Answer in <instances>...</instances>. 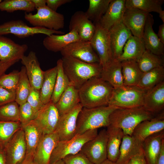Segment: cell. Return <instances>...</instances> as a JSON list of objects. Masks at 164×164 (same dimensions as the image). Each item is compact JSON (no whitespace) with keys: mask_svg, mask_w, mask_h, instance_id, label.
I'll return each mask as SVG.
<instances>
[{"mask_svg":"<svg viewBox=\"0 0 164 164\" xmlns=\"http://www.w3.org/2000/svg\"><path fill=\"white\" fill-rule=\"evenodd\" d=\"M125 9V0H111L99 23L103 27L109 30L122 21Z\"/></svg>","mask_w":164,"mask_h":164,"instance_id":"obj_22","label":"cell"},{"mask_svg":"<svg viewBox=\"0 0 164 164\" xmlns=\"http://www.w3.org/2000/svg\"><path fill=\"white\" fill-rule=\"evenodd\" d=\"M57 72L56 66L44 71L43 80L39 90L40 99L43 104H47L51 100Z\"/></svg>","mask_w":164,"mask_h":164,"instance_id":"obj_34","label":"cell"},{"mask_svg":"<svg viewBox=\"0 0 164 164\" xmlns=\"http://www.w3.org/2000/svg\"><path fill=\"white\" fill-rule=\"evenodd\" d=\"M36 9L46 5V0H31Z\"/></svg>","mask_w":164,"mask_h":164,"instance_id":"obj_54","label":"cell"},{"mask_svg":"<svg viewBox=\"0 0 164 164\" xmlns=\"http://www.w3.org/2000/svg\"><path fill=\"white\" fill-rule=\"evenodd\" d=\"M26 147V155H34L36 148L43 135L42 130L35 120L22 127Z\"/></svg>","mask_w":164,"mask_h":164,"instance_id":"obj_27","label":"cell"},{"mask_svg":"<svg viewBox=\"0 0 164 164\" xmlns=\"http://www.w3.org/2000/svg\"><path fill=\"white\" fill-rule=\"evenodd\" d=\"M118 108L109 105L92 108L83 107L77 118L76 134L81 135L89 130L108 127L110 115Z\"/></svg>","mask_w":164,"mask_h":164,"instance_id":"obj_4","label":"cell"},{"mask_svg":"<svg viewBox=\"0 0 164 164\" xmlns=\"http://www.w3.org/2000/svg\"><path fill=\"white\" fill-rule=\"evenodd\" d=\"M100 77L113 88L123 85L121 62L118 59H113L102 68Z\"/></svg>","mask_w":164,"mask_h":164,"instance_id":"obj_30","label":"cell"},{"mask_svg":"<svg viewBox=\"0 0 164 164\" xmlns=\"http://www.w3.org/2000/svg\"><path fill=\"white\" fill-rule=\"evenodd\" d=\"M16 61H11L4 63L0 60V78L5 74V72L10 67L16 63Z\"/></svg>","mask_w":164,"mask_h":164,"instance_id":"obj_51","label":"cell"},{"mask_svg":"<svg viewBox=\"0 0 164 164\" xmlns=\"http://www.w3.org/2000/svg\"><path fill=\"white\" fill-rule=\"evenodd\" d=\"M83 107L79 103L69 112L60 115L56 130L60 141L69 140L76 135L77 118Z\"/></svg>","mask_w":164,"mask_h":164,"instance_id":"obj_13","label":"cell"},{"mask_svg":"<svg viewBox=\"0 0 164 164\" xmlns=\"http://www.w3.org/2000/svg\"><path fill=\"white\" fill-rule=\"evenodd\" d=\"M157 35L160 41L164 44V23L159 26Z\"/></svg>","mask_w":164,"mask_h":164,"instance_id":"obj_53","label":"cell"},{"mask_svg":"<svg viewBox=\"0 0 164 164\" xmlns=\"http://www.w3.org/2000/svg\"><path fill=\"white\" fill-rule=\"evenodd\" d=\"M107 127V159L115 163L119 157L120 147L124 134L119 128L110 125Z\"/></svg>","mask_w":164,"mask_h":164,"instance_id":"obj_28","label":"cell"},{"mask_svg":"<svg viewBox=\"0 0 164 164\" xmlns=\"http://www.w3.org/2000/svg\"><path fill=\"white\" fill-rule=\"evenodd\" d=\"M156 164H164V142L157 158Z\"/></svg>","mask_w":164,"mask_h":164,"instance_id":"obj_52","label":"cell"},{"mask_svg":"<svg viewBox=\"0 0 164 164\" xmlns=\"http://www.w3.org/2000/svg\"><path fill=\"white\" fill-rule=\"evenodd\" d=\"M95 29V25L88 19L85 12L77 11L71 16L69 25V31H76L81 40L90 41Z\"/></svg>","mask_w":164,"mask_h":164,"instance_id":"obj_15","label":"cell"},{"mask_svg":"<svg viewBox=\"0 0 164 164\" xmlns=\"http://www.w3.org/2000/svg\"><path fill=\"white\" fill-rule=\"evenodd\" d=\"M126 164H146L142 149L130 159Z\"/></svg>","mask_w":164,"mask_h":164,"instance_id":"obj_50","label":"cell"},{"mask_svg":"<svg viewBox=\"0 0 164 164\" xmlns=\"http://www.w3.org/2000/svg\"><path fill=\"white\" fill-rule=\"evenodd\" d=\"M153 15L148 13L145 26L142 38L146 50L159 56H163L164 44L160 40L153 29Z\"/></svg>","mask_w":164,"mask_h":164,"instance_id":"obj_23","label":"cell"},{"mask_svg":"<svg viewBox=\"0 0 164 164\" xmlns=\"http://www.w3.org/2000/svg\"><path fill=\"white\" fill-rule=\"evenodd\" d=\"M20 77V72L14 70L0 78V86L8 91L15 92Z\"/></svg>","mask_w":164,"mask_h":164,"instance_id":"obj_44","label":"cell"},{"mask_svg":"<svg viewBox=\"0 0 164 164\" xmlns=\"http://www.w3.org/2000/svg\"><path fill=\"white\" fill-rule=\"evenodd\" d=\"M97 134V129L91 130L81 135L76 134L69 140L59 141L52 152L50 164L62 159L67 155L80 152L84 144Z\"/></svg>","mask_w":164,"mask_h":164,"instance_id":"obj_6","label":"cell"},{"mask_svg":"<svg viewBox=\"0 0 164 164\" xmlns=\"http://www.w3.org/2000/svg\"><path fill=\"white\" fill-rule=\"evenodd\" d=\"M148 14L136 9L126 8L122 22L133 35L142 38Z\"/></svg>","mask_w":164,"mask_h":164,"instance_id":"obj_19","label":"cell"},{"mask_svg":"<svg viewBox=\"0 0 164 164\" xmlns=\"http://www.w3.org/2000/svg\"><path fill=\"white\" fill-rule=\"evenodd\" d=\"M22 128L18 121H0V148L3 149L14 135Z\"/></svg>","mask_w":164,"mask_h":164,"instance_id":"obj_42","label":"cell"},{"mask_svg":"<svg viewBox=\"0 0 164 164\" xmlns=\"http://www.w3.org/2000/svg\"><path fill=\"white\" fill-rule=\"evenodd\" d=\"M164 142V130L151 135L143 142L142 148L146 164H156Z\"/></svg>","mask_w":164,"mask_h":164,"instance_id":"obj_24","label":"cell"},{"mask_svg":"<svg viewBox=\"0 0 164 164\" xmlns=\"http://www.w3.org/2000/svg\"><path fill=\"white\" fill-rule=\"evenodd\" d=\"M145 50L143 38L132 35L127 40L121 54L118 59L120 61L127 60L137 61Z\"/></svg>","mask_w":164,"mask_h":164,"instance_id":"obj_29","label":"cell"},{"mask_svg":"<svg viewBox=\"0 0 164 164\" xmlns=\"http://www.w3.org/2000/svg\"><path fill=\"white\" fill-rule=\"evenodd\" d=\"M19 72V79L15 92V101L19 105L27 102L31 88L24 66L22 67Z\"/></svg>","mask_w":164,"mask_h":164,"instance_id":"obj_40","label":"cell"},{"mask_svg":"<svg viewBox=\"0 0 164 164\" xmlns=\"http://www.w3.org/2000/svg\"><path fill=\"white\" fill-rule=\"evenodd\" d=\"M59 141L56 131L43 134L34 154V161L37 164H50L52 152Z\"/></svg>","mask_w":164,"mask_h":164,"instance_id":"obj_17","label":"cell"},{"mask_svg":"<svg viewBox=\"0 0 164 164\" xmlns=\"http://www.w3.org/2000/svg\"><path fill=\"white\" fill-rule=\"evenodd\" d=\"M108 138L106 129H103L86 143L80 152L94 164H100L107 159Z\"/></svg>","mask_w":164,"mask_h":164,"instance_id":"obj_10","label":"cell"},{"mask_svg":"<svg viewBox=\"0 0 164 164\" xmlns=\"http://www.w3.org/2000/svg\"><path fill=\"white\" fill-rule=\"evenodd\" d=\"M28 48L26 44L17 43L9 38L0 35V60L3 62H18Z\"/></svg>","mask_w":164,"mask_h":164,"instance_id":"obj_18","label":"cell"},{"mask_svg":"<svg viewBox=\"0 0 164 164\" xmlns=\"http://www.w3.org/2000/svg\"><path fill=\"white\" fill-rule=\"evenodd\" d=\"M41 34L49 36L53 34H65L61 31L50 30L44 27H30L21 20H12L0 25V35L12 34L20 38Z\"/></svg>","mask_w":164,"mask_h":164,"instance_id":"obj_8","label":"cell"},{"mask_svg":"<svg viewBox=\"0 0 164 164\" xmlns=\"http://www.w3.org/2000/svg\"><path fill=\"white\" fill-rule=\"evenodd\" d=\"M0 164H6L3 149L0 148Z\"/></svg>","mask_w":164,"mask_h":164,"instance_id":"obj_56","label":"cell"},{"mask_svg":"<svg viewBox=\"0 0 164 164\" xmlns=\"http://www.w3.org/2000/svg\"><path fill=\"white\" fill-rule=\"evenodd\" d=\"M109 31L113 57L118 59L127 40L132 35L122 21L113 26Z\"/></svg>","mask_w":164,"mask_h":164,"instance_id":"obj_20","label":"cell"},{"mask_svg":"<svg viewBox=\"0 0 164 164\" xmlns=\"http://www.w3.org/2000/svg\"><path fill=\"white\" fill-rule=\"evenodd\" d=\"M56 66L57 72L51 100L55 104L57 102L62 94L70 84L69 80L64 71L61 59L57 60Z\"/></svg>","mask_w":164,"mask_h":164,"instance_id":"obj_37","label":"cell"},{"mask_svg":"<svg viewBox=\"0 0 164 164\" xmlns=\"http://www.w3.org/2000/svg\"><path fill=\"white\" fill-rule=\"evenodd\" d=\"M164 129L163 114L159 117L144 121L135 128L132 136L142 143L147 137Z\"/></svg>","mask_w":164,"mask_h":164,"instance_id":"obj_21","label":"cell"},{"mask_svg":"<svg viewBox=\"0 0 164 164\" xmlns=\"http://www.w3.org/2000/svg\"><path fill=\"white\" fill-rule=\"evenodd\" d=\"M137 62L140 70L143 73L164 66L163 56L156 55L146 50Z\"/></svg>","mask_w":164,"mask_h":164,"instance_id":"obj_39","label":"cell"},{"mask_svg":"<svg viewBox=\"0 0 164 164\" xmlns=\"http://www.w3.org/2000/svg\"><path fill=\"white\" fill-rule=\"evenodd\" d=\"M153 114L143 106L119 108L110 115L109 125L121 128L124 135L132 136L135 128L139 123L153 118Z\"/></svg>","mask_w":164,"mask_h":164,"instance_id":"obj_3","label":"cell"},{"mask_svg":"<svg viewBox=\"0 0 164 164\" xmlns=\"http://www.w3.org/2000/svg\"><path fill=\"white\" fill-rule=\"evenodd\" d=\"M25 19L33 27H40L59 31L64 26L63 15L51 10L46 5L37 9L36 12H25Z\"/></svg>","mask_w":164,"mask_h":164,"instance_id":"obj_7","label":"cell"},{"mask_svg":"<svg viewBox=\"0 0 164 164\" xmlns=\"http://www.w3.org/2000/svg\"><path fill=\"white\" fill-rule=\"evenodd\" d=\"M34 155H26L22 164H37L34 161Z\"/></svg>","mask_w":164,"mask_h":164,"instance_id":"obj_55","label":"cell"},{"mask_svg":"<svg viewBox=\"0 0 164 164\" xmlns=\"http://www.w3.org/2000/svg\"><path fill=\"white\" fill-rule=\"evenodd\" d=\"M72 1V0H46V5L51 10L56 12L59 7Z\"/></svg>","mask_w":164,"mask_h":164,"instance_id":"obj_49","label":"cell"},{"mask_svg":"<svg viewBox=\"0 0 164 164\" xmlns=\"http://www.w3.org/2000/svg\"><path fill=\"white\" fill-rule=\"evenodd\" d=\"M142 143L132 136L124 135L120 147L119 157L115 164H126L142 150Z\"/></svg>","mask_w":164,"mask_h":164,"instance_id":"obj_31","label":"cell"},{"mask_svg":"<svg viewBox=\"0 0 164 164\" xmlns=\"http://www.w3.org/2000/svg\"><path fill=\"white\" fill-rule=\"evenodd\" d=\"M31 0H4L0 2V10L12 12L17 10H22L30 13L35 9Z\"/></svg>","mask_w":164,"mask_h":164,"instance_id":"obj_41","label":"cell"},{"mask_svg":"<svg viewBox=\"0 0 164 164\" xmlns=\"http://www.w3.org/2000/svg\"><path fill=\"white\" fill-rule=\"evenodd\" d=\"M21 60L25 68L31 87L40 90L43 80L44 71L40 67L36 53L31 51L28 55L23 56Z\"/></svg>","mask_w":164,"mask_h":164,"instance_id":"obj_16","label":"cell"},{"mask_svg":"<svg viewBox=\"0 0 164 164\" xmlns=\"http://www.w3.org/2000/svg\"><path fill=\"white\" fill-rule=\"evenodd\" d=\"M143 107L154 114L162 110L164 107V82L146 91L143 99Z\"/></svg>","mask_w":164,"mask_h":164,"instance_id":"obj_25","label":"cell"},{"mask_svg":"<svg viewBox=\"0 0 164 164\" xmlns=\"http://www.w3.org/2000/svg\"><path fill=\"white\" fill-rule=\"evenodd\" d=\"M80 39L77 32L72 30L65 34H53L47 36L43 39V43L48 50L57 52H60L69 44Z\"/></svg>","mask_w":164,"mask_h":164,"instance_id":"obj_26","label":"cell"},{"mask_svg":"<svg viewBox=\"0 0 164 164\" xmlns=\"http://www.w3.org/2000/svg\"><path fill=\"white\" fill-rule=\"evenodd\" d=\"M63 159L66 164H94L80 152L67 155Z\"/></svg>","mask_w":164,"mask_h":164,"instance_id":"obj_47","label":"cell"},{"mask_svg":"<svg viewBox=\"0 0 164 164\" xmlns=\"http://www.w3.org/2000/svg\"><path fill=\"white\" fill-rule=\"evenodd\" d=\"M121 62L124 85L137 86L144 73L140 70L137 61L127 60Z\"/></svg>","mask_w":164,"mask_h":164,"instance_id":"obj_33","label":"cell"},{"mask_svg":"<svg viewBox=\"0 0 164 164\" xmlns=\"http://www.w3.org/2000/svg\"><path fill=\"white\" fill-rule=\"evenodd\" d=\"M111 0H89L85 12L88 19L95 25L99 23L106 12Z\"/></svg>","mask_w":164,"mask_h":164,"instance_id":"obj_38","label":"cell"},{"mask_svg":"<svg viewBox=\"0 0 164 164\" xmlns=\"http://www.w3.org/2000/svg\"><path fill=\"white\" fill-rule=\"evenodd\" d=\"M63 56H69L91 64H99V59L90 41L79 40L67 46L60 52Z\"/></svg>","mask_w":164,"mask_h":164,"instance_id":"obj_12","label":"cell"},{"mask_svg":"<svg viewBox=\"0 0 164 164\" xmlns=\"http://www.w3.org/2000/svg\"><path fill=\"white\" fill-rule=\"evenodd\" d=\"M79 103L78 89L70 84L55 105L61 115L72 110Z\"/></svg>","mask_w":164,"mask_h":164,"instance_id":"obj_32","label":"cell"},{"mask_svg":"<svg viewBox=\"0 0 164 164\" xmlns=\"http://www.w3.org/2000/svg\"><path fill=\"white\" fill-rule=\"evenodd\" d=\"M50 164H66L63 159L58 160Z\"/></svg>","mask_w":164,"mask_h":164,"instance_id":"obj_58","label":"cell"},{"mask_svg":"<svg viewBox=\"0 0 164 164\" xmlns=\"http://www.w3.org/2000/svg\"><path fill=\"white\" fill-rule=\"evenodd\" d=\"M146 92L137 86L113 88L108 105L121 108L143 106Z\"/></svg>","mask_w":164,"mask_h":164,"instance_id":"obj_5","label":"cell"},{"mask_svg":"<svg viewBox=\"0 0 164 164\" xmlns=\"http://www.w3.org/2000/svg\"><path fill=\"white\" fill-rule=\"evenodd\" d=\"M15 92L0 86V106L15 101Z\"/></svg>","mask_w":164,"mask_h":164,"instance_id":"obj_48","label":"cell"},{"mask_svg":"<svg viewBox=\"0 0 164 164\" xmlns=\"http://www.w3.org/2000/svg\"><path fill=\"white\" fill-rule=\"evenodd\" d=\"M27 102L37 113L44 105L40 99L39 90L31 87Z\"/></svg>","mask_w":164,"mask_h":164,"instance_id":"obj_46","label":"cell"},{"mask_svg":"<svg viewBox=\"0 0 164 164\" xmlns=\"http://www.w3.org/2000/svg\"><path fill=\"white\" fill-rule=\"evenodd\" d=\"M37 113L27 102L19 105V121L22 127L34 120Z\"/></svg>","mask_w":164,"mask_h":164,"instance_id":"obj_45","label":"cell"},{"mask_svg":"<svg viewBox=\"0 0 164 164\" xmlns=\"http://www.w3.org/2000/svg\"><path fill=\"white\" fill-rule=\"evenodd\" d=\"M2 1V0H0V2Z\"/></svg>","mask_w":164,"mask_h":164,"instance_id":"obj_60","label":"cell"},{"mask_svg":"<svg viewBox=\"0 0 164 164\" xmlns=\"http://www.w3.org/2000/svg\"><path fill=\"white\" fill-rule=\"evenodd\" d=\"M113 89L100 77L91 78L78 89L80 103L87 108L108 105Z\"/></svg>","mask_w":164,"mask_h":164,"instance_id":"obj_1","label":"cell"},{"mask_svg":"<svg viewBox=\"0 0 164 164\" xmlns=\"http://www.w3.org/2000/svg\"><path fill=\"white\" fill-rule=\"evenodd\" d=\"M3 150L6 164H22L26 155V147L22 128L7 142Z\"/></svg>","mask_w":164,"mask_h":164,"instance_id":"obj_11","label":"cell"},{"mask_svg":"<svg viewBox=\"0 0 164 164\" xmlns=\"http://www.w3.org/2000/svg\"><path fill=\"white\" fill-rule=\"evenodd\" d=\"M159 17L164 23V11L162 10L159 13Z\"/></svg>","mask_w":164,"mask_h":164,"instance_id":"obj_57","label":"cell"},{"mask_svg":"<svg viewBox=\"0 0 164 164\" xmlns=\"http://www.w3.org/2000/svg\"><path fill=\"white\" fill-rule=\"evenodd\" d=\"M61 59L70 84L78 89L90 79L100 77L102 67L99 63H89L69 56Z\"/></svg>","mask_w":164,"mask_h":164,"instance_id":"obj_2","label":"cell"},{"mask_svg":"<svg viewBox=\"0 0 164 164\" xmlns=\"http://www.w3.org/2000/svg\"><path fill=\"white\" fill-rule=\"evenodd\" d=\"M60 117L55 104L51 100L43 105L34 120L41 127L43 134H46L56 131Z\"/></svg>","mask_w":164,"mask_h":164,"instance_id":"obj_14","label":"cell"},{"mask_svg":"<svg viewBox=\"0 0 164 164\" xmlns=\"http://www.w3.org/2000/svg\"><path fill=\"white\" fill-rule=\"evenodd\" d=\"M164 66L154 69L144 73L137 86L147 91L163 81Z\"/></svg>","mask_w":164,"mask_h":164,"instance_id":"obj_35","label":"cell"},{"mask_svg":"<svg viewBox=\"0 0 164 164\" xmlns=\"http://www.w3.org/2000/svg\"><path fill=\"white\" fill-rule=\"evenodd\" d=\"M100 164H115V163L107 159L105 161Z\"/></svg>","mask_w":164,"mask_h":164,"instance_id":"obj_59","label":"cell"},{"mask_svg":"<svg viewBox=\"0 0 164 164\" xmlns=\"http://www.w3.org/2000/svg\"><path fill=\"white\" fill-rule=\"evenodd\" d=\"M95 26V30L90 42L98 57L100 65L103 68L114 59L111 49L109 31L103 27L99 23Z\"/></svg>","mask_w":164,"mask_h":164,"instance_id":"obj_9","label":"cell"},{"mask_svg":"<svg viewBox=\"0 0 164 164\" xmlns=\"http://www.w3.org/2000/svg\"><path fill=\"white\" fill-rule=\"evenodd\" d=\"M164 2V0H125V7L138 9L148 13L154 12L159 14L163 10Z\"/></svg>","mask_w":164,"mask_h":164,"instance_id":"obj_36","label":"cell"},{"mask_svg":"<svg viewBox=\"0 0 164 164\" xmlns=\"http://www.w3.org/2000/svg\"><path fill=\"white\" fill-rule=\"evenodd\" d=\"M19 121V105L15 101L0 106V121Z\"/></svg>","mask_w":164,"mask_h":164,"instance_id":"obj_43","label":"cell"}]
</instances>
